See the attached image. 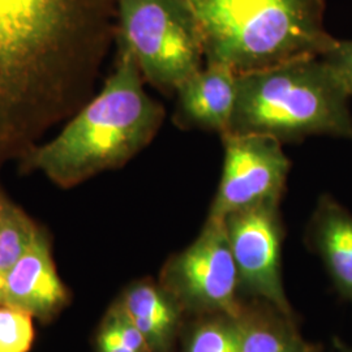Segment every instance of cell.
Wrapping results in <instances>:
<instances>
[{
  "label": "cell",
  "instance_id": "cell-1",
  "mask_svg": "<svg viewBox=\"0 0 352 352\" xmlns=\"http://www.w3.org/2000/svg\"><path fill=\"white\" fill-rule=\"evenodd\" d=\"M116 32V0H0V164L82 107Z\"/></svg>",
  "mask_w": 352,
  "mask_h": 352
},
{
  "label": "cell",
  "instance_id": "cell-2",
  "mask_svg": "<svg viewBox=\"0 0 352 352\" xmlns=\"http://www.w3.org/2000/svg\"><path fill=\"white\" fill-rule=\"evenodd\" d=\"M144 77L129 51L118 46L113 74L63 131L21 157L25 171H41L62 188H71L129 162L155 138L164 106L144 89Z\"/></svg>",
  "mask_w": 352,
  "mask_h": 352
},
{
  "label": "cell",
  "instance_id": "cell-3",
  "mask_svg": "<svg viewBox=\"0 0 352 352\" xmlns=\"http://www.w3.org/2000/svg\"><path fill=\"white\" fill-rule=\"evenodd\" d=\"M201 28L205 64L238 75L321 56L333 45L325 0H188Z\"/></svg>",
  "mask_w": 352,
  "mask_h": 352
},
{
  "label": "cell",
  "instance_id": "cell-4",
  "mask_svg": "<svg viewBox=\"0 0 352 352\" xmlns=\"http://www.w3.org/2000/svg\"><path fill=\"white\" fill-rule=\"evenodd\" d=\"M350 98L321 56L243 74L228 133L265 135L283 145L311 136L352 141Z\"/></svg>",
  "mask_w": 352,
  "mask_h": 352
},
{
  "label": "cell",
  "instance_id": "cell-5",
  "mask_svg": "<svg viewBox=\"0 0 352 352\" xmlns=\"http://www.w3.org/2000/svg\"><path fill=\"white\" fill-rule=\"evenodd\" d=\"M115 41L144 80L167 96L205 65L201 28L188 0H116Z\"/></svg>",
  "mask_w": 352,
  "mask_h": 352
},
{
  "label": "cell",
  "instance_id": "cell-6",
  "mask_svg": "<svg viewBox=\"0 0 352 352\" xmlns=\"http://www.w3.org/2000/svg\"><path fill=\"white\" fill-rule=\"evenodd\" d=\"M158 282L187 316L238 317L239 277L223 219L208 217L199 236L166 261Z\"/></svg>",
  "mask_w": 352,
  "mask_h": 352
},
{
  "label": "cell",
  "instance_id": "cell-7",
  "mask_svg": "<svg viewBox=\"0 0 352 352\" xmlns=\"http://www.w3.org/2000/svg\"><path fill=\"white\" fill-rule=\"evenodd\" d=\"M221 139L222 175L208 217L223 219L263 204H280L291 168L283 144L256 133H227Z\"/></svg>",
  "mask_w": 352,
  "mask_h": 352
},
{
  "label": "cell",
  "instance_id": "cell-8",
  "mask_svg": "<svg viewBox=\"0 0 352 352\" xmlns=\"http://www.w3.org/2000/svg\"><path fill=\"white\" fill-rule=\"evenodd\" d=\"M278 202L248 208L223 218L236 265L240 292L294 316L282 282L285 227Z\"/></svg>",
  "mask_w": 352,
  "mask_h": 352
},
{
  "label": "cell",
  "instance_id": "cell-9",
  "mask_svg": "<svg viewBox=\"0 0 352 352\" xmlns=\"http://www.w3.org/2000/svg\"><path fill=\"white\" fill-rule=\"evenodd\" d=\"M69 299L54 264L49 236L38 227L30 245L6 279L1 304L47 322L63 311Z\"/></svg>",
  "mask_w": 352,
  "mask_h": 352
},
{
  "label": "cell",
  "instance_id": "cell-10",
  "mask_svg": "<svg viewBox=\"0 0 352 352\" xmlns=\"http://www.w3.org/2000/svg\"><path fill=\"white\" fill-rule=\"evenodd\" d=\"M239 75L223 65L205 64L175 90L174 123L221 138L231 128L238 100Z\"/></svg>",
  "mask_w": 352,
  "mask_h": 352
},
{
  "label": "cell",
  "instance_id": "cell-11",
  "mask_svg": "<svg viewBox=\"0 0 352 352\" xmlns=\"http://www.w3.org/2000/svg\"><path fill=\"white\" fill-rule=\"evenodd\" d=\"M116 304L138 327L151 352H175L187 314L160 282L141 279L131 283Z\"/></svg>",
  "mask_w": 352,
  "mask_h": 352
},
{
  "label": "cell",
  "instance_id": "cell-12",
  "mask_svg": "<svg viewBox=\"0 0 352 352\" xmlns=\"http://www.w3.org/2000/svg\"><path fill=\"white\" fill-rule=\"evenodd\" d=\"M307 244L321 258L340 296L352 302V213L327 193L316 204Z\"/></svg>",
  "mask_w": 352,
  "mask_h": 352
},
{
  "label": "cell",
  "instance_id": "cell-13",
  "mask_svg": "<svg viewBox=\"0 0 352 352\" xmlns=\"http://www.w3.org/2000/svg\"><path fill=\"white\" fill-rule=\"evenodd\" d=\"M238 324L239 352H320L317 346L304 340L294 316L264 300L241 302Z\"/></svg>",
  "mask_w": 352,
  "mask_h": 352
},
{
  "label": "cell",
  "instance_id": "cell-14",
  "mask_svg": "<svg viewBox=\"0 0 352 352\" xmlns=\"http://www.w3.org/2000/svg\"><path fill=\"white\" fill-rule=\"evenodd\" d=\"M180 340L182 352H239L238 317L222 314L192 317Z\"/></svg>",
  "mask_w": 352,
  "mask_h": 352
},
{
  "label": "cell",
  "instance_id": "cell-15",
  "mask_svg": "<svg viewBox=\"0 0 352 352\" xmlns=\"http://www.w3.org/2000/svg\"><path fill=\"white\" fill-rule=\"evenodd\" d=\"M38 227L23 209L8 200L0 219V304L6 279L30 245Z\"/></svg>",
  "mask_w": 352,
  "mask_h": 352
},
{
  "label": "cell",
  "instance_id": "cell-16",
  "mask_svg": "<svg viewBox=\"0 0 352 352\" xmlns=\"http://www.w3.org/2000/svg\"><path fill=\"white\" fill-rule=\"evenodd\" d=\"M96 349L97 352H151L142 334L116 302L98 327Z\"/></svg>",
  "mask_w": 352,
  "mask_h": 352
},
{
  "label": "cell",
  "instance_id": "cell-17",
  "mask_svg": "<svg viewBox=\"0 0 352 352\" xmlns=\"http://www.w3.org/2000/svg\"><path fill=\"white\" fill-rule=\"evenodd\" d=\"M33 316L0 304V352H29L34 340Z\"/></svg>",
  "mask_w": 352,
  "mask_h": 352
},
{
  "label": "cell",
  "instance_id": "cell-18",
  "mask_svg": "<svg viewBox=\"0 0 352 352\" xmlns=\"http://www.w3.org/2000/svg\"><path fill=\"white\" fill-rule=\"evenodd\" d=\"M321 58L329 64L352 97V39H337Z\"/></svg>",
  "mask_w": 352,
  "mask_h": 352
},
{
  "label": "cell",
  "instance_id": "cell-19",
  "mask_svg": "<svg viewBox=\"0 0 352 352\" xmlns=\"http://www.w3.org/2000/svg\"><path fill=\"white\" fill-rule=\"evenodd\" d=\"M334 346H336V349H337V352H352V347L340 343V340H336V342H334Z\"/></svg>",
  "mask_w": 352,
  "mask_h": 352
},
{
  "label": "cell",
  "instance_id": "cell-20",
  "mask_svg": "<svg viewBox=\"0 0 352 352\" xmlns=\"http://www.w3.org/2000/svg\"><path fill=\"white\" fill-rule=\"evenodd\" d=\"M7 202H8V200H7V199L4 197V195L0 192V219H1V217H3Z\"/></svg>",
  "mask_w": 352,
  "mask_h": 352
}]
</instances>
